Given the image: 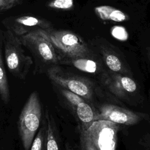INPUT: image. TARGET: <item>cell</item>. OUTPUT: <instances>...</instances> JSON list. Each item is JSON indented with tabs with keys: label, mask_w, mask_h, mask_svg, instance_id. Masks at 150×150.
<instances>
[{
	"label": "cell",
	"mask_w": 150,
	"mask_h": 150,
	"mask_svg": "<svg viewBox=\"0 0 150 150\" xmlns=\"http://www.w3.org/2000/svg\"><path fill=\"white\" fill-rule=\"evenodd\" d=\"M49 38L60 59V62L77 58H93V52L84 40L77 33L64 29L53 30Z\"/></svg>",
	"instance_id": "6da1fadb"
},
{
	"label": "cell",
	"mask_w": 150,
	"mask_h": 150,
	"mask_svg": "<svg viewBox=\"0 0 150 150\" xmlns=\"http://www.w3.org/2000/svg\"><path fill=\"white\" fill-rule=\"evenodd\" d=\"M2 40L8 70L16 78L24 80L33 64L32 58L26 54L19 36L12 32L3 30Z\"/></svg>",
	"instance_id": "7a4b0ae2"
},
{
	"label": "cell",
	"mask_w": 150,
	"mask_h": 150,
	"mask_svg": "<svg viewBox=\"0 0 150 150\" xmlns=\"http://www.w3.org/2000/svg\"><path fill=\"white\" fill-rule=\"evenodd\" d=\"M42 118V107L38 94L33 91L21 111L18 128L25 150H29L38 130Z\"/></svg>",
	"instance_id": "3957f363"
},
{
	"label": "cell",
	"mask_w": 150,
	"mask_h": 150,
	"mask_svg": "<svg viewBox=\"0 0 150 150\" xmlns=\"http://www.w3.org/2000/svg\"><path fill=\"white\" fill-rule=\"evenodd\" d=\"M19 38L24 47L28 49L38 62L50 67L60 63L48 32L36 30Z\"/></svg>",
	"instance_id": "277c9868"
},
{
	"label": "cell",
	"mask_w": 150,
	"mask_h": 150,
	"mask_svg": "<svg viewBox=\"0 0 150 150\" xmlns=\"http://www.w3.org/2000/svg\"><path fill=\"white\" fill-rule=\"evenodd\" d=\"M47 75L52 82L62 88L70 91L86 100H90L93 98V87L87 79L67 74L58 65L50 67L47 70Z\"/></svg>",
	"instance_id": "5b68a950"
},
{
	"label": "cell",
	"mask_w": 150,
	"mask_h": 150,
	"mask_svg": "<svg viewBox=\"0 0 150 150\" xmlns=\"http://www.w3.org/2000/svg\"><path fill=\"white\" fill-rule=\"evenodd\" d=\"M119 124L106 120H97L86 129L96 150H116Z\"/></svg>",
	"instance_id": "8992f818"
},
{
	"label": "cell",
	"mask_w": 150,
	"mask_h": 150,
	"mask_svg": "<svg viewBox=\"0 0 150 150\" xmlns=\"http://www.w3.org/2000/svg\"><path fill=\"white\" fill-rule=\"evenodd\" d=\"M1 22L6 30L12 32L18 36L36 30H43L50 33L54 30L51 22L37 16H11L4 18Z\"/></svg>",
	"instance_id": "52a82bcc"
},
{
	"label": "cell",
	"mask_w": 150,
	"mask_h": 150,
	"mask_svg": "<svg viewBox=\"0 0 150 150\" xmlns=\"http://www.w3.org/2000/svg\"><path fill=\"white\" fill-rule=\"evenodd\" d=\"M144 114L135 112L129 110L113 104H104L97 111L96 121L106 120L117 124L132 125L138 123Z\"/></svg>",
	"instance_id": "ba28073f"
},
{
	"label": "cell",
	"mask_w": 150,
	"mask_h": 150,
	"mask_svg": "<svg viewBox=\"0 0 150 150\" xmlns=\"http://www.w3.org/2000/svg\"><path fill=\"white\" fill-rule=\"evenodd\" d=\"M61 93L74 110L81 123V128L87 129L96 121L97 111L80 96L64 88L61 90Z\"/></svg>",
	"instance_id": "9c48e42d"
},
{
	"label": "cell",
	"mask_w": 150,
	"mask_h": 150,
	"mask_svg": "<svg viewBox=\"0 0 150 150\" xmlns=\"http://www.w3.org/2000/svg\"><path fill=\"white\" fill-rule=\"evenodd\" d=\"M101 80L111 93L121 98L134 93L137 88L136 83L129 76L111 71L104 73Z\"/></svg>",
	"instance_id": "30bf717a"
},
{
	"label": "cell",
	"mask_w": 150,
	"mask_h": 150,
	"mask_svg": "<svg viewBox=\"0 0 150 150\" xmlns=\"http://www.w3.org/2000/svg\"><path fill=\"white\" fill-rule=\"evenodd\" d=\"M97 46L103 60L111 71L128 76L130 74L124 62L116 52L102 42H97Z\"/></svg>",
	"instance_id": "8fae6325"
},
{
	"label": "cell",
	"mask_w": 150,
	"mask_h": 150,
	"mask_svg": "<svg viewBox=\"0 0 150 150\" xmlns=\"http://www.w3.org/2000/svg\"><path fill=\"white\" fill-rule=\"evenodd\" d=\"M96 15L103 21L122 22L129 19V16L123 11L109 5H100L94 8Z\"/></svg>",
	"instance_id": "7c38bea8"
},
{
	"label": "cell",
	"mask_w": 150,
	"mask_h": 150,
	"mask_svg": "<svg viewBox=\"0 0 150 150\" xmlns=\"http://www.w3.org/2000/svg\"><path fill=\"white\" fill-rule=\"evenodd\" d=\"M3 46L2 31L0 30V97L5 104H8L10 100V91L8 77L4 67L2 49Z\"/></svg>",
	"instance_id": "4fadbf2b"
},
{
	"label": "cell",
	"mask_w": 150,
	"mask_h": 150,
	"mask_svg": "<svg viewBox=\"0 0 150 150\" xmlns=\"http://www.w3.org/2000/svg\"><path fill=\"white\" fill-rule=\"evenodd\" d=\"M46 122L47 124V150H60V144L57 131L53 120L47 113L46 114Z\"/></svg>",
	"instance_id": "5bb4252c"
},
{
	"label": "cell",
	"mask_w": 150,
	"mask_h": 150,
	"mask_svg": "<svg viewBox=\"0 0 150 150\" xmlns=\"http://www.w3.org/2000/svg\"><path fill=\"white\" fill-rule=\"evenodd\" d=\"M72 64L77 69L88 73H96L100 70L99 64L93 59V58L82 57L72 59L66 62Z\"/></svg>",
	"instance_id": "9a60e30c"
},
{
	"label": "cell",
	"mask_w": 150,
	"mask_h": 150,
	"mask_svg": "<svg viewBox=\"0 0 150 150\" xmlns=\"http://www.w3.org/2000/svg\"><path fill=\"white\" fill-rule=\"evenodd\" d=\"M43 125L39 130L34 138L30 146V150H47V124L46 122H43Z\"/></svg>",
	"instance_id": "2e32d148"
},
{
	"label": "cell",
	"mask_w": 150,
	"mask_h": 150,
	"mask_svg": "<svg viewBox=\"0 0 150 150\" xmlns=\"http://www.w3.org/2000/svg\"><path fill=\"white\" fill-rule=\"evenodd\" d=\"M74 5V0H52L47 4L49 8L57 11L71 10Z\"/></svg>",
	"instance_id": "e0dca14e"
},
{
	"label": "cell",
	"mask_w": 150,
	"mask_h": 150,
	"mask_svg": "<svg viewBox=\"0 0 150 150\" xmlns=\"http://www.w3.org/2000/svg\"><path fill=\"white\" fill-rule=\"evenodd\" d=\"M80 148L81 150H96L92 144L86 130L80 129Z\"/></svg>",
	"instance_id": "ac0fdd59"
},
{
	"label": "cell",
	"mask_w": 150,
	"mask_h": 150,
	"mask_svg": "<svg viewBox=\"0 0 150 150\" xmlns=\"http://www.w3.org/2000/svg\"><path fill=\"white\" fill-rule=\"evenodd\" d=\"M24 0H0V13L21 4Z\"/></svg>",
	"instance_id": "d6986e66"
},
{
	"label": "cell",
	"mask_w": 150,
	"mask_h": 150,
	"mask_svg": "<svg viewBox=\"0 0 150 150\" xmlns=\"http://www.w3.org/2000/svg\"><path fill=\"white\" fill-rule=\"evenodd\" d=\"M111 33L112 35H113L115 38H117L118 39L120 40H125L127 38V33H122L125 31H126L124 28L120 27V26H115L114 28H112Z\"/></svg>",
	"instance_id": "ffe728a7"
},
{
	"label": "cell",
	"mask_w": 150,
	"mask_h": 150,
	"mask_svg": "<svg viewBox=\"0 0 150 150\" xmlns=\"http://www.w3.org/2000/svg\"><path fill=\"white\" fill-rule=\"evenodd\" d=\"M139 144L145 149L150 150V134L144 137L141 139V141L139 142Z\"/></svg>",
	"instance_id": "44dd1931"
},
{
	"label": "cell",
	"mask_w": 150,
	"mask_h": 150,
	"mask_svg": "<svg viewBox=\"0 0 150 150\" xmlns=\"http://www.w3.org/2000/svg\"><path fill=\"white\" fill-rule=\"evenodd\" d=\"M66 150H73L71 147L67 144H66Z\"/></svg>",
	"instance_id": "7402d4cb"
},
{
	"label": "cell",
	"mask_w": 150,
	"mask_h": 150,
	"mask_svg": "<svg viewBox=\"0 0 150 150\" xmlns=\"http://www.w3.org/2000/svg\"><path fill=\"white\" fill-rule=\"evenodd\" d=\"M148 56L150 59V47H149L148 49Z\"/></svg>",
	"instance_id": "603a6c76"
},
{
	"label": "cell",
	"mask_w": 150,
	"mask_h": 150,
	"mask_svg": "<svg viewBox=\"0 0 150 150\" xmlns=\"http://www.w3.org/2000/svg\"><path fill=\"white\" fill-rule=\"evenodd\" d=\"M0 150H2V149H0Z\"/></svg>",
	"instance_id": "cb8c5ba5"
}]
</instances>
